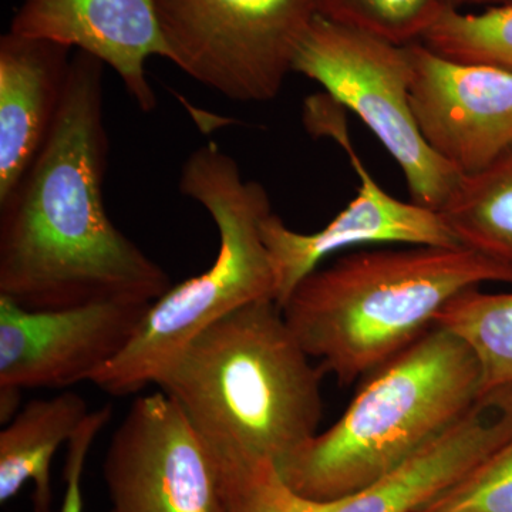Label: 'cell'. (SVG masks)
<instances>
[{
  "label": "cell",
  "instance_id": "1",
  "mask_svg": "<svg viewBox=\"0 0 512 512\" xmlns=\"http://www.w3.org/2000/svg\"><path fill=\"white\" fill-rule=\"evenodd\" d=\"M106 64L76 50L55 126L15 191L0 202V296L32 311L101 302L153 303L167 272L111 222Z\"/></svg>",
  "mask_w": 512,
  "mask_h": 512
},
{
  "label": "cell",
  "instance_id": "2",
  "mask_svg": "<svg viewBox=\"0 0 512 512\" xmlns=\"http://www.w3.org/2000/svg\"><path fill=\"white\" fill-rule=\"evenodd\" d=\"M512 284V269L466 247L386 245L316 268L282 306L305 352L346 386L436 326L461 292Z\"/></svg>",
  "mask_w": 512,
  "mask_h": 512
},
{
  "label": "cell",
  "instance_id": "3",
  "mask_svg": "<svg viewBox=\"0 0 512 512\" xmlns=\"http://www.w3.org/2000/svg\"><path fill=\"white\" fill-rule=\"evenodd\" d=\"M311 359L265 299L202 330L156 384L212 450L279 464L318 434L325 373Z\"/></svg>",
  "mask_w": 512,
  "mask_h": 512
},
{
  "label": "cell",
  "instance_id": "4",
  "mask_svg": "<svg viewBox=\"0 0 512 512\" xmlns=\"http://www.w3.org/2000/svg\"><path fill=\"white\" fill-rule=\"evenodd\" d=\"M483 394L473 350L434 326L370 373L333 426L276 466L289 487L309 500L352 497L436 439Z\"/></svg>",
  "mask_w": 512,
  "mask_h": 512
},
{
  "label": "cell",
  "instance_id": "5",
  "mask_svg": "<svg viewBox=\"0 0 512 512\" xmlns=\"http://www.w3.org/2000/svg\"><path fill=\"white\" fill-rule=\"evenodd\" d=\"M180 192L201 204L217 225V258L204 274L171 286L151 303L127 348L93 377L92 383L113 396L156 384L195 336L229 313L275 301L274 271L261 231L274 211L264 185L245 181L237 161L211 141L185 160Z\"/></svg>",
  "mask_w": 512,
  "mask_h": 512
},
{
  "label": "cell",
  "instance_id": "6",
  "mask_svg": "<svg viewBox=\"0 0 512 512\" xmlns=\"http://www.w3.org/2000/svg\"><path fill=\"white\" fill-rule=\"evenodd\" d=\"M292 73L362 119L402 168L412 201L439 212L461 175L431 150L412 107L409 45H397L318 16L303 39Z\"/></svg>",
  "mask_w": 512,
  "mask_h": 512
},
{
  "label": "cell",
  "instance_id": "7",
  "mask_svg": "<svg viewBox=\"0 0 512 512\" xmlns=\"http://www.w3.org/2000/svg\"><path fill=\"white\" fill-rule=\"evenodd\" d=\"M168 60L237 103L279 96L318 0H154Z\"/></svg>",
  "mask_w": 512,
  "mask_h": 512
},
{
  "label": "cell",
  "instance_id": "8",
  "mask_svg": "<svg viewBox=\"0 0 512 512\" xmlns=\"http://www.w3.org/2000/svg\"><path fill=\"white\" fill-rule=\"evenodd\" d=\"M103 474L110 512H229L217 458L161 390L131 404Z\"/></svg>",
  "mask_w": 512,
  "mask_h": 512
},
{
  "label": "cell",
  "instance_id": "9",
  "mask_svg": "<svg viewBox=\"0 0 512 512\" xmlns=\"http://www.w3.org/2000/svg\"><path fill=\"white\" fill-rule=\"evenodd\" d=\"M335 101V100H333ZM339 104L313 106L316 127L339 143L360 180L355 200L328 225L312 234L293 231L275 212L262 221L261 231L275 279V302L285 305L303 278L330 255L365 245H426L461 247L439 212L416 202L397 200L376 183L350 143L348 126Z\"/></svg>",
  "mask_w": 512,
  "mask_h": 512
},
{
  "label": "cell",
  "instance_id": "10",
  "mask_svg": "<svg viewBox=\"0 0 512 512\" xmlns=\"http://www.w3.org/2000/svg\"><path fill=\"white\" fill-rule=\"evenodd\" d=\"M151 303L32 311L0 296V386L64 389L92 382L136 336Z\"/></svg>",
  "mask_w": 512,
  "mask_h": 512
},
{
  "label": "cell",
  "instance_id": "11",
  "mask_svg": "<svg viewBox=\"0 0 512 512\" xmlns=\"http://www.w3.org/2000/svg\"><path fill=\"white\" fill-rule=\"evenodd\" d=\"M412 107L421 136L461 175L480 173L512 147V72L461 63L410 43Z\"/></svg>",
  "mask_w": 512,
  "mask_h": 512
},
{
  "label": "cell",
  "instance_id": "12",
  "mask_svg": "<svg viewBox=\"0 0 512 512\" xmlns=\"http://www.w3.org/2000/svg\"><path fill=\"white\" fill-rule=\"evenodd\" d=\"M19 35L55 40L111 67L140 110L151 113L157 96L147 60H168L154 0H23L10 25Z\"/></svg>",
  "mask_w": 512,
  "mask_h": 512
},
{
  "label": "cell",
  "instance_id": "13",
  "mask_svg": "<svg viewBox=\"0 0 512 512\" xmlns=\"http://www.w3.org/2000/svg\"><path fill=\"white\" fill-rule=\"evenodd\" d=\"M511 436L512 386L490 390L382 480L325 503V512H417L470 476Z\"/></svg>",
  "mask_w": 512,
  "mask_h": 512
},
{
  "label": "cell",
  "instance_id": "14",
  "mask_svg": "<svg viewBox=\"0 0 512 512\" xmlns=\"http://www.w3.org/2000/svg\"><path fill=\"white\" fill-rule=\"evenodd\" d=\"M72 52L10 30L0 37V202L18 187L55 126Z\"/></svg>",
  "mask_w": 512,
  "mask_h": 512
},
{
  "label": "cell",
  "instance_id": "15",
  "mask_svg": "<svg viewBox=\"0 0 512 512\" xmlns=\"http://www.w3.org/2000/svg\"><path fill=\"white\" fill-rule=\"evenodd\" d=\"M89 414L86 400L73 392L26 404L0 431V503H8L23 485L33 481L35 512H52L53 457Z\"/></svg>",
  "mask_w": 512,
  "mask_h": 512
},
{
  "label": "cell",
  "instance_id": "16",
  "mask_svg": "<svg viewBox=\"0 0 512 512\" xmlns=\"http://www.w3.org/2000/svg\"><path fill=\"white\" fill-rule=\"evenodd\" d=\"M439 214L461 247L512 269V147L480 173L463 175Z\"/></svg>",
  "mask_w": 512,
  "mask_h": 512
},
{
  "label": "cell",
  "instance_id": "17",
  "mask_svg": "<svg viewBox=\"0 0 512 512\" xmlns=\"http://www.w3.org/2000/svg\"><path fill=\"white\" fill-rule=\"evenodd\" d=\"M436 326L454 333L473 350L483 392L512 386V292H461L441 309Z\"/></svg>",
  "mask_w": 512,
  "mask_h": 512
},
{
  "label": "cell",
  "instance_id": "18",
  "mask_svg": "<svg viewBox=\"0 0 512 512\" xmlns=\"http://www.w3.org/2000/svg\"><path fill=\"white\" fill-rule=\"evenodd\" d=\"M437 55L512 72V5L480 13L448 8L419 40Z\"/></svg>",
  "mask_w": 512,
  "mask_h": 512
},
{
  "label": "cell",
  "instance_id": "19",
  "mask_svg": "<svg viewBox=\"0 0 512 512\" xmlns=\"http://www.w3.org/2000/svg\"><path fill=\"white\" fill-rule=\"evenodd\" d=\"M212 453L229 512H325V503L309 500L289 487L271 458Z\"/></svg>",
  "mask_w": 512,
  "mask_h": 512
},
{
  "label": "cell",
  "instance_id": "20",
  "mask_svg": "<svg viewBox=\"0 0 512 512\" xmlns=\"http://www.w3.org/2000/svg\"><path fill=\"white\" fill-rule=\"evenodd\" d=\"M319 16L397 45L419 42L447 0H318Z\"/></svg>",
  "mask_w": 512,
  "mask_h": 512
},
{
  "label": "cell",
  "instance_id": "21",
  "mask_svg": "<svg viewBox=\"0 0 512 512\" xmlns=\"http://www.w3.org/2000/svg\"><path fill=\"white\" fill-rule=\"evenodd\" d=\"M417 512H512V436L470 476Z\"/></svg>",
  "mask_w": 512,
  "mask_h": 512
},
{
  "label": "cell",
  "instance_id": "22",
  "mask_svg": "<svg viewBox=\"0 0 512 512\" xmlns=\"http://www.w3.org/2000/svg\"><path fill=\"white\" fill-rule=\"evenodd\" d=\"M111 406L89 414L83 426L69 441V453H67L66 471V495L62 512H83L82 476L87 454L92 447L94 439L99 436L103 427L111 419Z\"/></svg>",
  "mask_w": 512,
  "mask_h": 512
},
{
  "label": "cell",
  "instance_id": "23",
  "mask_svg": "<svg viewBox=\"0 0 512 512\" xmlns=\"http://www.w3.org/2000/svg\"><path fill=\"white\" fill-rule=\"evenodd\" d=\"M20 393L22 390L15 389V387L0 386V421L2 424H8L19 413Z\"/></svg>",
  "mask_w": 512,
  "mask_h": 512
},
{
  "label": "cell",
  "instance_id": "24",
  "mask_svg": "<svg viewBox=\"0 0 512 512\" xmlns=\"http://www.w3.org/2000/svg\"><path fill=\"white\" fill-rule=\"evenodd\" d=\"M466 5H485V6L512 5V0H460V9Z\"/></svg>",
  "mask_w": 512,
  "mask_h": 512
},
{
  "label": "cell",
  "instance_id": "25",
  "mask_svg": "<svg viewBox=\"0 0 512 512\" xmlns=\"http://www.w3.org/2000/svg\"><path fill=\"white\" fill-rule=\"evenodd\" d=\"M447 6L451 9H460V0H447Z\"/></svg>",
  "mask_w": 512,
  "mask_h": 512
}]
</instances>
